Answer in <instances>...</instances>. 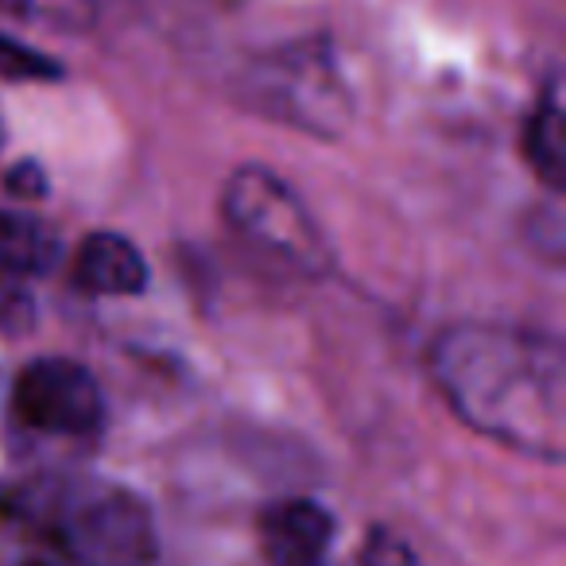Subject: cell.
Instances as JSON below:
<instances>
[{
    "label": "cell",
    "mask_w": 566,
    "mask_h": 566,
    "mask_svg": "<svg viewBox=\"0 0 566 566\" xmlns=\"http://www.w3.org/2000/svg\"><path fill=\"white\" fill-rule=\"evenodd\" d=\"M12 403L28 427L48 434H90L102 427L105 416L97 380L66 357H43L28 365L17 380Z\"/></svg>",
    "instance_id": "3"
},
{
    "label": "cell",
    "mask_w": 566,
    "mask_h": 566,
    "mask_svg": "<svg viewBox=\"0 0 566 566\" xmlns=\"http://www.w3.org/2000/svg\"><path fill=\"white\" fill-rule=\"evenodd\" d=\"M9 190H17V195L24 198H43L48 195V175H43L40 164H32V159H24V164H17L9 171Z\"/></svg>",
    "instance_id": "12"
},
{
    "label": "cell",
    "mask_w": 566,
    "mask_h": 566,
    "mask_svg": "<svg viewBox=\"0 0 566 566\" xmlns=\"http://www.w3.org/2000/svg\"><path fill=\"white\" fill-rule=\"evenodd\" d=\"M0 9L17 12L28 24L78 32L94 24V0H0Z\"/></svg>",
    "instance_id": "9"
},
{
    "label": "cell",
    "mask_w": 566,
    "mask_h": 566,
    "mask_svg": "<svg viewBox=\"0 0 566 566\" xmlns=\"http://www.w3.org/2000/svg\"><path fill=\"white\" fill-rule=\"evenodd\" d=\"M334 543V516L318 501H275L260 516V551L268 566H323Z\"/></svg>",
    "instance_id": "5"
},
{
    "label": "cell",
    "mask_w": 566,
    "mask_h": 566,
    "mask_svg": "<svg viewBox=\"0 0 566 566\" xmlns=\"http://www.w3.org/2000/svg\"><path fill=\"white\" fill-rule=\"evenodd\" d=\"M28 566H48V563H28Z\"/></svg>",
    "instance_id": "13"
},
{
    "label": "cell",
    "mask_w": 566,
    "mask_h": 566,
    "mask_svg": "<svg viewBox=\"0 0 566 566\" xmlns=\"http://www.w3.org/2000/svg\"><path fill=\"white\" fill-rule=\"evenodd\" d=\"M361 566H423V563H419V555L400 535H392L388 527H373L361 551Z\"/></svg>",
    "instance_id": "11"
},
{
    "label": "cell",
    "mask_w": 566,
    "mask_h": 566,
    "mask_svg": "<svg viewBox=\"0 0 566 566\" xmlns=\"http://www.w3.org/2000/svg\"><path fill=\"white\" fill-rule=\"evenodd\" d=\"M221 210L229 226L268 256L287 260L307 275H318L326 268L323 229L315 226L300 195L283 179H275L268 167H237L221 190Z\"/></svg>",
    "instance_id": "2"
},
{
    "label": "cell",
    "mask_w": 566,
    "mask_h": 566,
    "mask_svg": "<svg viewBox=\"0 0 566 566\" xmlns=\"http://www.w3.org/2000/svg\"><path fill=\"white\" fill-rule=\"evenodd\" d=\"M74 280L90 295H140L148 287V260L128 237L90 233L74 252Z\"/></svg>",
    "instance_id": "6"
},
{
    "label": "cell",
    "mask_w": 566,
    "mask_h": 566,
    "mask_svg": "<svg viewBox=\"0 0 566 566\" xmlns=\"http://www.w3.org/2000/svg\"><path fill=\"white\" fill-rule=\"evenodd\" d=\"M0 74L12 82H35V78H59V63L43 59L40 51L24 48V43L0 35Z\"/></svg>",
    "instance_id": "10"
},
{
    "label": "cell",
    "mask_w": 566,
    "mask_h": 566,
    "mask_svg": "<svg viewBox=\"0 0 566 566\" xmlns=\"http://www.w3.org/2000/svg\"><path fill=\"white\" fill-rule=\"evenodd\" d=\"M66 543L82 558L105 566H136L151 555V520L136 496L97 493L78 504L66 524Z\"/></svg>",
    "instance_id": "4"
},
{
    "label": "cell",
    "mask_w": 566,
    "mask_h": 566,
    "mask_svg": "<svg viewBox=\"0 0 566 566\" xmlns=\"http://www.w3.org/2000/svg\"><path fill=\"white\" fill-rule=\"evenodd\" d=\"M442 377L454 396L458 411L470 416L481 431H493L501 439H527L512 392L520 385H563V357L555 346L520 342L512 334L462 331L447 338L439 349Z\"/></svg>",
    "instance_id": "1"
},
{
    "label": "cell",
    "mask_w": 566,
    "mask_h": 566,
    "mask_svg": "<svg viewBox=\"0 0 566 566\" xmlns=\"http://www.w3.org/2000/svg\"><path fill=\"white\" fill-rule=\"evenodd\" d=\"M527 164L532 171L547 182L551 190H558L566 182V117H563V97L558 86L551 82L543 90L539 105H535L532 120H527Z\"/></svg>",
    "instance_id": "8"
},
{
    "label": "cell",
    "mask_w": 566,
    "mask_h": 566,
    "mask_svg": "<svg viewBox=\"0 0 566 566\" xmlns=\"http://www.w3.org/2000/svg\"><path fill=\"white\" fill-rule=\"evenodd\" d=\"M63 260V237L40 218L0 210V272L48 275Z\"/></svg>",
    "instance_id": "7"
}]
</instances>
